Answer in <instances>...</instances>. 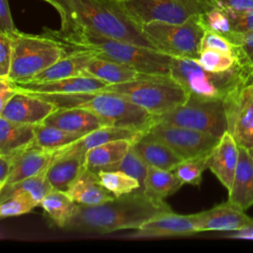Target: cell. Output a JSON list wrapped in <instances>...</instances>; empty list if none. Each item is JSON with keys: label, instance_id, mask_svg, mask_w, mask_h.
Masks as SVG:
<instances>
[{"label": "cell", "instance_id": "1", "mask_svg": "<svg viewBox=\"0 0 253 253\" xmlns=\"http://www.w3.org/2000/svg\"><path fill=\"white\" fill-rule=\"evenodd\" d=\"M42 34L56 40L65 52L82 51L116 61L149 75H170L172 56L159 50L116 40L86 27L61 23L59 30L43 28Z\"/></svg>", "mask_w": 253, "mask_h": 253}, {"label": "cell", "instance_id": "2", "mask_svg": "<svg viewBox=\"0 0 253 253\" xmlns=\"http://www.w3.org/2000/svg\"><path fill=\"white\" fill-rule=\"evenodd\" d=\"M167 211L171 209L165 201L154 200L138 189L95 206L77 204L64 229L98 234L137 229L146 220Z\"/></svg>", "mask_w": 253, "mask_h": 253}, {"label": "cell", "instance_id": "3", "mask_svg": "<svg viewBox=\"0 0 253 253\" xmlns=\"http://www.w3.org/2000/svg\"><path fill=\"white\" fill-rule=\"evenodd\" d=\"M52 7L59 14L61 23L79 25L116 40L156 49L121 1L53 0Z\"/></svg>", "mask_w": 253, "mask_h": 253}, {"label": "cell", "instance_id": "4", "mask_svg": "<svg viewBox=\"0 0 253 253\" xmlns=\"http://www.w3.org/2000/svg\"><path fill=\"white\" fill-rule=\"evenodd\" d=\"M55 104L57 108H83L94 112L113 126L145 130L152 115L145 109L111 93L100 91L74 94H34Z\"/></svg>", "mask_w": 253, "mask_h": 253}, {"label": "cell", "instance_id": "5", "mask_svg": "<svg viewBox=\"0 0 253 253\" xmlns=\"http://www.w3.org/2000/svg\"><path fill=\"white\" fill-rule=\"evenodd\" d=\"M100 92L118 95L149 112L159 115L181 105L188 92L170 75H149L128 82L107 85Z\"/></svg>", "mask_w": 253, "mask_h": 253}, {"label": "cell", "instance_id": "6", "mask_svg": "<svg viewBox=\"0 0 253 253\" xmlns=\"http://www.w3.org/2000/svg\"><path fill=\"white\" fill-rule=\"evenodd\" d=\"M251 74L242 66L226 72H211L203 68L196 59L188 57H172L170 63V76L189 95L209 99L224 100Z\"/></svg>", "mask_w": 253, "mask_h": 253}, {"label": "cell", "instance_id": "7", "mask_svg": "<svg viewBox=\"0 0 253 253\" xmlns=\"http://www.w3.org/2000/svg\"><path fill=\"white\" fill-rule=\"evenodd\" d=\"M65 53L56 40L44 34L30 35L19 31L13 35L12 63L7 78L13 83L31 81Z\"/></svg>", "mask_w": 253, "mask_h": 253}, {"label": "cell", "instance_id": "8", "mask_svg": "<svg viewBox=\"0 0 253 253\" xmlns=\"http://www.w3.org/2000/svg\"><path fill=\"white\" fill-rule=\"evenodd\" d=\"M153 124L183 126L219 138L227 131L223 100L194 95H189L185 103L167 112L152 115L151 125Z\"/></svg>", "mask_w": 253, "mask_h": 253}, {"label": "cell", "instance_id": "9", "mask_svg": "<svg viewBox=\"0 0 253 253\" xmlns=\"http://www.w3.org/2000/svg\"><path fill=\"white\" fill-rule=\"evenodd\" d=\"M141 29L157 50L172 57L194 59L201 53V42L206 32L200 15L182 24L150 22L141 25Z\"/></svg>", "mask_w": 253, "mask_h": 253}, {"label": "cell", "instance_id": "10", "mask_svg": "<svg viewBox=\"0 0 253 253\" xmlns=\"http://www.w3.org/2000/svg\"><path fill=\"white\" fill-rule=\"evenodd\" d=\"M122 4L140 26L150 22L182 24L219 6L216 0H125Z\"/></svg>", "mask_w": 253, "mask_h": 253}, {"label": "cell", "instance_id": "11", "mask_svg": "<svg viewBox=\"0 0 253 253\" xmlns=\"http://www.w3.org/2000/svg\"><path fill=\"white\" fill-rule=\"evenodd\" d=\"M141 136L165 143L184 160L209 154L220 139L210 133L162 124L149 126Z\"/></svg>", "mask_w": 253, "mask_h": 253}, {"label": "cell", "instance_id": "12", "mask_svg": "<svg viewBox=\"0 0 253 253\" xmlns=\"http://www.w3.org/2000/svg\"><path fill=\"white\" fill-rule=\"evenodd\" d=\"M227 131L238 146L253 150V78L252 74L224 100Z\"/></svg>", "mask_w": 253, "mask_h": 253}, {"label": "cell", "instance_id": "13", "mask_svg": "<svg viewBox=\"0 0 253 253\" xmlns=\"http://www.w3.org/2000/svg\"><path fill=\"white\" fill-rule=\"evenodd\" d=\"M56 109L57 106L48 100L17 91L0 111V118L14 123L40 125Z\"/></svg>", "mask_w": 253, "mask_h": 253}, {"label": "cell", "instance_id": "14", "mask_svg": "<svg viewBox=\"0 0 253 253\" xmlns=\"http://www.w3.org/2000/svg\"><path fill=\"white\" fill-rule=\"evenodd\" d=\"M199 231V212L193 214H178L172 211L160 213L142 223L132 237H164L187 236Z\"/></svg>", "mask_w": 253, "mask_h": 253}, {"label": "cell", "instance_id": "15", "mask_svg": "<svg viewBox=\"0 0 253 253\" xmlns=\"http://www.w3.org/2000/svg\"><path fill=\"white\" fill-rule=\"evenodd\" d=\"M14 85L17 91L31 94H74L99 91L109 84L92 76L80 75L44 82L14 83Z\"/></svg>", "mask_w": 253, "mask_h": 253}, {"label": "cell", "instance_id": "16", "mask_svg": "<svg viewBox=\"0 0 253 253\" xmlns=\"http://www.w3.org/2000/svg\"><path fill=\"white\" fill-rule=\"evenodd\" d=\"M242 209L228 200L199 212V231H235L244 228L251 220Z\"/></svg>", "mask_w": 253, "mask_h": 253}, {"label": "cell", "instance_id": "17", "mask_svg": "<svg viewBox=\"0 0 253 253\" xmlns=\"http://www.w3.org/2000/svg\"><path fill=\"white\" fill-rule=\"evenodd\" d=\"M42 124L83 135L100 127L113 126L104 118L83 108H57Z\"/></svg>", "mask_w": 253, "mask_h": 253}, {"label": "cell", "instance_id": "18", "mask_svg": "<svg viewBox=\"0 0 253 253\" xmlns=\"http://www.w3.org/2000/svg\"><path fill=\"white\" fill-rule=\"evenodd\" d=\"M239 158V146L226 131L208 156V169H210L223 187L229 191L233 182Z\"/></svg>", "mask_w": 253, "mask_h": 253}, {"label": "cell", "instance_id": "19", "mask_svg": "<svg viewBox=\"0 0 253 253\" xmlns=\"http://www.w3.org/2000/svg\"><path fill=\"white\" fill-rule=\"evenodd\" d=\"M86 152H57L46 170L53 190L67 192L86 168Z\"/></svg>", "mask_w": 253, "mask_h": 253}, {"label": "cell", "instance_id": "20", "mask_svg": "<svg viewBox=\"0 0 253 253\" xmlns=\"http://www.w3.org/2000/svg\"><path fill=\"white\" fill-rule=\"evenodd\" d=\"M228 201L243 211L253 206V152L241 146Z\"/></svg>", "mask_w": 253, "mask_h": 253}, {"label": "cell", "instance_id": "21", "mask_svg": "<svg viewBox=\"0 0 253 253\" xmlns=\"http://www.w3.org/2000/svg\"><path fill=\"white\" fill-rule=\"evenodd\" d=\"M66 193L76 204L83 206H95L116 198L102 185L98 173L87 167Z\"/></svg>", "mask_w": 253, "mask_h": 253}, {"label": "cell", "instance_id": "22", "mask_svg": "<svg viewBox=\"0 0 253 253\" xmlns=\"http://www.w3.org/2000/svg\"><path fill=\"white\" fill-rule=\"evenodd\" d=\"M143 130L116 126H107L95 129L75 142L56 150L57 152H86L91 148L99 146L101 144L119 140V139H130L137 140L141 137Z\"/></svg>", "mask_w": 253, "mask_h": 253}, {"label": "cell", "instance_id": "23", "mask_svg": "<svg viewBox=\"0 0 253 253\" xmlns=\"http://www.w3.org/2000/svg\"><path fill=\"white\" fill-rule=\"evenodd\" d=\"M37 125H27L0 118V155L23 152L36 138Z\"/></svg>", "mask_w": 253, "mask_h": 253}, {"label": "cell", "instance_id": "24", "mask_svg": "<svg viewBox=\"0 0 253 253\" xmlns=\"http://www.w3.org/2000/svg\"><path fill=\"white\" fill-rule=\"evenodd\" d=\"M55 157V151L29 147L18 153L13 171L9 175L5 185L14 184L43 171H46ZM4 185V186H5Z\"/></svg>", "mask_w": 253, "mask_h": 253}, {"label": "cell", "instance_id": "25", "mask_svg": "<svg viewBox=\"0 0 253 253\" xmlns=\"http://www.w3.org/2000/svg\"><path fill=\"white\" fill-rule=\"evenodd\" d=\"M132 146L148 166L158 169L173 171L184 160L171 147L158 140L141 136Z\"/></svg>", "mask_w": 253, "mask_h": 253}, {"label": "cell", "instance_id": "26", "mask_svg": "<svg viewBox=\"0 0 253 253\" xmlns=\"http://www.w3.org/2000/svg\"><path fill=\"white\" fill-rule=\"evenodd\" d=\"M93 57L95 56L88 52H66L64 56H62L55 63L36 75L31 81L44 82L84 75V68Z\"/></svg>", "mask_w": 253, "mask_h": 253}, {"label": "cell", "instance_id": "27", "mask_svg": "<svg viewBox=\"0 0 253 253\" xmlns=\"http://www.w3.org/2000/svg\"><path fill=\"white\" fill-rule=\"evenodd\" d=\"M135 141L119 139L89 149L86 151L87 168L96 173L101 170H110L125 157Z\"/></svg>", "mask_w": 253, "mask_h": 253}, {"label": "cell", "instance_id": "28", "mask_svg": "<svg viewBox=\"0 0 253 253\" xmlns=\"http://www.w3.org/2000/svg\"><path fill=\"white\" fill-rule=\"evenodd\" d=\"M83 74L95 77L111 85L135 80L145 73L138 72L126 64L95 56L85 66Z\"/></svg>", "mask_w": 253, "mask_h": 253}, {"label": "cell", "instance_id": "29", "mask_svg": "<svg viewBox=\"0 0 253 253\" xmlns=\"http://www.w3.org/2000/svg\"><path fill=\"white\" fill-rule=\"evenodd\" d=\"M183 185L173 171L149 166L143 192L154 200L164 201L165 198L176 193Z\"/></svg>", "mask_w": 253, "mask_h": 253}, {"label": "cell", "instance_id": "30", "mask_svg": "<svg viewBox=\"0 0 253 253\" xmlns=\"http://www.w3.org/2000/svg\"><path fill=\"white\" fill-rule=\"evenodd\" d=\"M40 206L44 210L50 220L61 228L65 227L77 208V204L67 193L58 190H51L42 199Z\"/></svg>", "mask_w": 253, "mask_h": 253}, {"label": "cell", "instance_id": "31", "mask_svg": "<svg viewBox=\"0 0 253 253\" xmlns=\"http://www.w3.org/2000/svg\"><path fill=\"white\" fill-rule=\"evenodd\" d=\"M82 136L84 135L77 132H71L56 126L40 124L36 126V138L32 146L56 151L75 142Z\"/></svg>", "mask_w": 253, "mask_h": 253}, {"label": "cell", "instance_id": "32", "mask_svg": "<svg viewBox=\"0 0 253 253\" xmlns=\"http://www.w3.org/2000/svg\"><path fill=\"white\" fill-rule=\"evenodd\" d=\"M53 190L46 177V171L24 179L14 184H7L0 188V200L15 193H27L39 204Z\"/></svg>", "mask_w": 253, "mask_h": 253}, {"label": "cell", "instance_id": "33", "mask_svg": "<svg viewBox=\"0 0 253 253\" xmlns=\"http://www.w3.org/2000/svg\"><path fill=\"white\" fill-rule=\"evenodd\" d=\"M102 185L116 198L129 194L140 188L139 182L119 170H101L98 172Z\"/></svg>", "mask_w": 253, "mask_h": 253}, {"label": "cell", "instance_id": "34", "mask_svg": "<svg viewBox=\"0 0 253 253\" xmlns=\"http://www.w3.org/2000/svg\"><path fill=\"white\" fill-rule=\"evenodd\" d=\"M200 20L205 30L214 32L227 39L230 42H234L237 32L234 31L230 18L223 7L218 6L200 15Z\"/></svg>", "mask_w": 253, "mask_h": 253}, {"label": "cell", "instance_id": "35", "mask_svg": "<svg viewBox=\"0 0 253 253\" xmlns=\"http://www.w3.org/2000/svg\"><path fill=\"white\" fill-rule=\"evenodd\" d=\"M196 60L203 68L211 72H226L242 66L236 56L214 49L202 50Z\"/></svg>", "mask_w": 253, "mask_h": 253}, {"label": "cell", "instance_id": "36", "mask_svg": "<svg viewBox=\"0 0 253 253\" xmlns=\"http://www.w3.org/2000/svg\"><path fill=\"white\" fill-rule=\"evenodd\" d=\"M209 154L185 159L175 167L173 172L183 184L199 186L202 183L204 171L208 169Z\"/></svg>", "mask_w": 253, "mask_h": 253}, {"label": "cell", "instance_id": "37", "mask_svg": "<svg viewBox=\"0 0 253 253\" xmlns=\"http://www.w3.org/2000/svg\"><path fill=\"white\" fill-rule=\"evenodd\" d=\"M39 204L27 193L11 194L0 200V217L6 218L28 213Z\"/></svg>", "mask_w": 253, "mask_h": 253}, {"label": "cell", "instance_id": "38", "mask_svg": "<svg viewBox=\"0 0 253 253\" xmlns=\"http://www.w3.org/2000/svg\"><path fill=\"white\" fill-rule=\"evenodd\" d=\"M148 165L139 156V154L134 150L133 146L127 151L125 157L110 170H119L126 173L127 175L136 179L140 184V190L143 191L144 183L148 171Z\"/></svg>", "mask_w": 253, "mask_h": 253}, {"label": "cell", "instance_id": "39", "mask_svg": "<svg viewBox=\"0 0 253 253\" xmlns=\"http://www.w3.org/2000/svg\"><path fill=\"white\" fill-rule=\"evenodd\" d=\"M233 43L238 48L240 64L247 71L253 73V31L244 33L237 32Z\"/></svg>", "mask_w": 253, "mask_h": 253}, {"label": "cell", "instance_id": "40", "mask_svg": "<svg viewBox=\"0 0 253 253\" xmlns=\"http://www.w3.org/2000/svg\"><path fill=\"white\" fill-rule=\"evenodd\" d=\"M204 49H214L223 53L234 55L238 58V48L236 45H234L224 37L208 30H206L201 42V51Z\"/></svg>", "mask_w": 253, "mask_h": 253}, {"label": "cell", "instance_id": "41", "mask_svg": "<svg viewBox=\"0 0 253 253\" xmlns=\"http://www.w3.org/2000/svg\"><path fill=\"white\" fill-rule=\"evenodd\" d=\"M13 35L0 33V77L7 78L12 63Z\"/></svg>", "mask_w": 253, "mask_h": 253}, {"label": "cell", "instance_id": "42", "mask_svg": "<svg viewBox=\"0 0 253 253\" xmlns=\"http://www.w3.org/2000/svg\"><path fill=\"white\" fill-rule=\"evenodd\" d=\"M225 10L230 18L234 31L240 33L253 31V10L244 12H233L227 9Z\"/></svg>", "mask_w": 253, "mask_h": 253}, {"label": "cell", "instance_id": "43", "mask_svg": "<svg viewBox=\"0 0 253 253\" xmlns=\"http://www.w3.org/2000/svg\"><path fill=\"white\" fill-rule=\"evenodd\" d=\"M19 30L16 28L8 0H0V33L16 34Z\"/></svg>", "mask_w": 253, "mask_h": 253}, {"label": "cell", "instance_id": "44", "mask_svg": "<svg viewBox=\"0 0 253 253\" xmlns=\"http://www.w3.org/2000/svg\"><path fill=\"white\" fill-rule=\"evenodd\" d=\"M18 153L10 155H0V188L3 187L13 171Z\"/></svg>", "mask_w": 253, "mask_h": 253}, {"label": "cell", "instance_id": "45", "mask_svg": "<svg viewBox=\"0 0 253 253\" xmlns=\"http://www.w3.org/2000/svg\"><path fill=\"white\" fill-rule=\"evenodd\" d=\"M220 7L233 12L253 10V0H216Z\"/></svg>", "mask_w": 253, "mask_h": 253}, {"label": "cell", "instance_id": "46", "mask_svg": "<svg viewBox=\"0 0 253 253\" xmlns=\"http://www.w3.org/2000/svg\"><path fill=\"white\" fill-rule=\"evenodd\" d=\"M16 93L17 90L14 83L8 78L0 77V111Z\"/></svg>", "mask_w": 253, "mask_h": 253}, {"label": "cell", "instance_id": "47", "mask_svg": "<svg viewBox=\"0 0 253 253\" xmlns=\"http://www.w3.org/2000/svg\"><path fill=\"white\" fill-rule=\"evenodd\" d=\"M223 237L226 238H235V239H249L253 240V217H251L250 222L242 229L235 231H228L223 234Z\"/></svg>", "mask_w": 253, "mask_h": 253}, {"label": "cell", "instance_id": "48", "mask_svg": "<svg viewBox=\"0 0 253 253\" xmlns=\"http://www.w3.org/2000/svg\"><path fill=\"white\" fill-rule=\"evenodd\" d=\"M42 1H45V2H47L48 4H50L51 6L53 5V0H42Z\"/></svg>", "mask_w": 253, "mask_h": 253}, {"label": "cell", "instance_id": "49", "mask_svg": "<svg viewBox=\"0 0 253 253\" xmlns=\"http://www.w3.org/2000/svg\"><path fill=\"white\" fill-rule=\"evenodd\" d=\"M118 1H121V2H122V1H125V0H118Z\"/></svg>", "mask_w": 253, "mask_h": 253}, {"label": "cell", "instance_id": "50", "mask_svg": "<svg viewBox=\"0 0 253 253\" xmlns=\"http://www.w3.org/2000/svg\"><path fill=\"white\" fill-rule=\"evenodd\" d=\"M252 78H253V73H252Z\"/></svg>", "mask_w": 253, "mask_h": 253}, {"label": "cell", "instance_id": "51", "mask_svg": "<svg viewBox=\"0 0 253 253\" xmlns=\"http://www.w3.org/2000/svg\"><path fill=\"white\" fill-rule=\"evenodd\" d=\"M250 151H252V152H253V150H250Z\"/></svg>", "mask_w": 253, "mask_h": 253}]
</instances>
